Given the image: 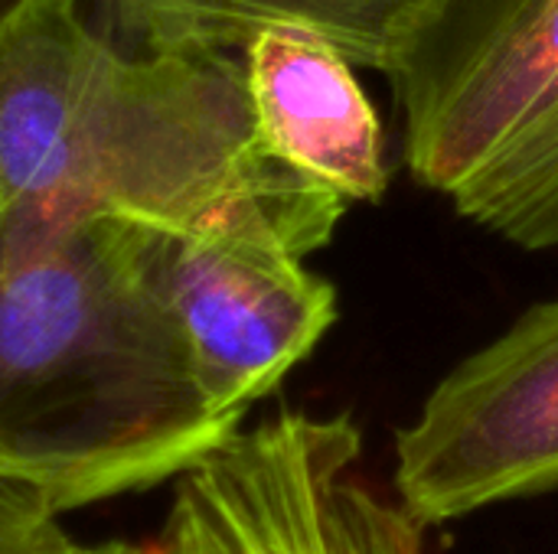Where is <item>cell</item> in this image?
<instances>
[{"label": "cell", "mask_w": 558, "mask_h": 554, "mask_svg": "<svg viewBox=\"0 0 558 554\" xmlns=\"http://www.w3.org/2000/svg\"><path fill=\"white\" fill-rule=\"evenodd\" d=\"M154 20L190 42L242 49L268 26L330 42L353 69L392 75L438 0H144Z\"/></svg>", "instance_id": "ba28073f"}, {"label": "cell", "mask_w": 558, "mask_h": 554, "mask_svg": "<svg viewBox=\"0 0 558 554\" xmlns=\"http://www.w3.org/2000/svg\"><path fill=\"white\" fill-rule=\"evenodd\" d=\"M26 0H0V20H7L16 7H23Z\"/></svg>", "instance_id": "30bf717a"}, {"label": "cell", "mask_w": 558, "mask_h": 554, "mask_svg": "<svg viewBox=\"0 0 558 554\" xmlns=\"http://www.w3.org/2000/svg\"><path fill=\"white\" fill-rule=\"evenodd\" d=\"M347 206L265 150L239 49L167 33L144 0L0 20V212L248 229L304 258Z\"/></svg>", "instance_id": "6da1fadb"}, {"label": "cell", "mask_w": 558, "mask_h": 554, "mask_svg": "<svg viewBox=\"0 0 558 554\" xmlns=\"http://www.w3.org/2000/svg\"><path fill=\"white\" fill-rule=\"evenodd\" d=\"M389 78L415 183L558 248V0H438Z\"/></svg>", "instance_id": "3957f363"}, {"label": "cell", "mask_w": 558, "mask_h": 554, "mask_svg": "<svg viewBox=\"0 0 558 554\" xmlns=\"http://www.w3.org/2000/svg\"><path fill=\"white\" fill-rule=\"evenodd\" d=\"M62 516L36 493L0 483V554H75Z\"/></svg>", "instance_id": "9c48e42d"}, {"label": "cell", "mask_w": 558, "mask_h": 554, "mask_svg": "<svg viewBox=\"0 0 558 554\" xmlns=\"http://www.w3.org/2000/svg\"><path fill=\"white\" fill-rule=\"evenodd\" d=\"M239 56L265 150L347 202H379L389 189L383 124L353 65L294 26L255 33Z\"/></svg>", "instance_id": "52a82bcc"}, {"label": "cell", "mask_w": 558, "mask_h": 554, "mask_svg": "<svg viewBox=\"0 0 558 554\" xmlns=\"http://www.w3.org/2000/svg\"><path fill=\"white\" fill-rule=\"evenodd\" d=\"M75 554H428V526L366 473L350 415L281 408L173 480L150 542Z\"/></svg>", "instance_id": "277c9868"}, {"label": "cell", "mask_w": 558, "mask_h": 554, "mask_svg": "<svg viewBox=\"0 0 558 554\" xmlns=\"http://www.w3.org/2000/svg\"><path fill=\"white\" fill-rule=\"evenodd\" d=\"M239 424L141 271L134 219L0 212V483L65 516L177 480Z\"/></svg>", "instance_id": "7a4b0ae2"}, {"label": "cell", "mask_w": 558, "mask_h": 554, "mask_svg": "<svg viewBox=\"0 0 558 554\" xmlns=\"http://www.w3.org/2000/svg\"><path fill=\"white\" fill-rule=\"evenodd\" d=\"M137 261L173 313L203 392L226 418L271 395L337 320V291L294 251L248 229L134 222Z\"/></svg>", "instance_id": "8992f818"}, {"label": "cell", "mask_w": 558, "mask_h": 554, "mask_svg": "<svg viewBox=\"0 0 558 554\" xmlns=\"http://www.w3.org/2000/svg\"><path fill=\"white\" fill-rule=\"evenodd\" d=\"M392 490L428 529L558 490V300L435 385L396 438Z\"/></svg>", "instance_id": "5b68a950"}]
</instances>
